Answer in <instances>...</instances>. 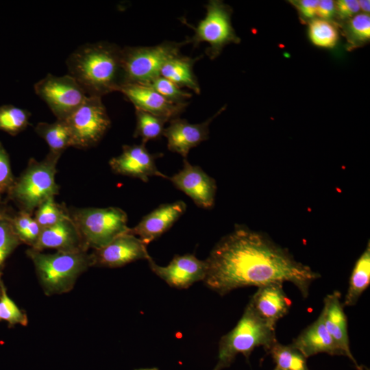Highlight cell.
<instances>
[{
	"instance_id": "6da1fadb",
	"label": "cell",
	"mask_w": 370,
	"mask_h": 370,
	"mask_svg": "<svg viewBox=\"0 0 370 370\" xmlns=\"http://www.w3.org/2000/svg\"><path fill=\"white\" fill-rule=\"evenodd\" d=\"M204 261L203 281L221 296L239 288L287 282L306 298L312 283L321 277L267 234L243 225L220 239Z\"/></svg>"
},
{
	"instance_id": "7a4b0ae2",
	"label": "cell",
	"mask_w": 370,
	"mask_h": 370,
	"mask_svg": "<svg viewBox=\"0 0 370 370\" xmlns=\"http://www.w3.org/2000/svg\"><path fill=\"white\" fill-rule=\"evenodd\" d=\"M69 74L87 96L101 97L120 91L125 84L122 48L100 41L78 47L67 58Z\"/></svg>"
},
{
	"instance_id": "3957f363",
	"label": "cell",
	"mask_w": 370,
	"mask_h": 370,
	"mask_svg": "<svg viewBox=\"0 0 370 370\" xmlns=\"http://www.w3.org/2000/svg\"><path fill=\"white\" fill-rule=\"evenodd\" d=\"M277 342L275 327L262 318L248 303L236 326L219 343L218 361L212 370L228 367L238 354L247 359L256 347L268 352Z\"/></svg>"
},
{
	"instance_id": "277c9868",
	"label": "cell",
	"mask_w": 370,
	"mask_h": 370,
	"mask_svg": "<svg viewBox=\"0 0 370 370\" xmlns=\"http://www.w3.org/2000/svg\"><path fill=\"white\" fill-rule=\"evenodd\" d=\"M27 254L33 262L40 285L47 295L70 291L78 277L93 266L92 254L86 251L44 254L30 248Z\"/></svg>"
},
{
	"instance_id": "5b68a950",
	"label": "cell",
	"mask_w": 370,
	"mask_h": 370,
	"mask_svg": "<svg viewBox=\"0 0 370 370\" xmlns=\"http://www.w3.org/2000/svg\"><path fill=\"white\" fill-rule=\"evenodd\" d=\"M60 156L49 151L41 161L29 159L26 169L7 193L21 210L32 214L44 201L58 194L56 174Z\"/></svg>"
},
{
	"instance_id": "8992f818",
	"label": "cell",
	"mask_w": 370,
	"mask_h": 370,
	"mask_svg": "<svg viewBox=\"0 0 370 370\" xmlns=\"http://www.w3.org/2000/svg\"><path fill=\"white\" fill-rule=\"evenodd\" d=\"M69 213L87 248H102L130 230L127 214L118 207L83 208Z\"/></svg>"
},
{
	"instance_id": "52a82bcc",
	"label": "cell",
	"mask_w": 370,
	"mask_h": 370,
	"mask_svg": "<svg viewBox=\"0 0 370 370\" xmlns=\"http://www.w3.org/2000/svg\"><path fill=\"white\" fill-rule=\"evenodd\" d=\"M187 40L177 42L164 41L151 47H124L122 62L125 84L145 85L160 75V69L170 58L180 54Z\"/></svg>"
},
{
	"instance_id": "ba28073f",
	"label": "cell",
	"mask_w": 370,
	"mask_h": 370,
	"mask_svg": "<svg viewBox=\"0 0 370 370\" xmlns=\"http://www.w3.org/2000/svg\"><path fill=\"white\" fill-rule=\"evenodd\" d=\"M206 13L197 27L194 35L188 39L194 47L201 42L209 44L205 53L211 60L219 56L225 46L241 42L231 23L232 8L222 1L211 0L205 5Z\"/></svg>"
},
{
	"instance_id": "9c48e42d",
	"label": "cell",
	"mask_w": 370,
	"mask_h": 370,
	"mask_svg": "<svg viewBox=\"0 0 370 370\" xmlns=\"http://www.w3.org/2000/svg\"><path fill=\"white\" fill-rule=\"evenodd\" d=\"M64 121L70 130L72 147L79 149L95 146L111 125L101 97L93 96H87Z\"/></svg>"
},
{
	"instance_id": "30bf717a",
	"label": "cell",
	"mask_w": 370,
	"mask_h": 370,
	"mask_svg": "<svg viewBox=\"0 0 370 370\" xmlns=\"http://www.w3.org/2000/svg\"><path fill=\"white\" fill-rule=\"evenodd\" d=\"M35 93L48 106L57 120H65L85 100L86 93L69 74H47L34 86Z\"/></svg>"
},
{
	"instance_id": "8fae6325",
	"label": "cell",
	"mask_w": 370,
	"mask_h": 370,
	"mask_svg": "<svg viewBox=\"0 0 370 370\" xmlns=\"http://www.w3.org/2000/svg\"><path fill=\"white\" fill-rule=\"evenodd\" d=\"M169 180L179 190L190 197L199 207L208 209L214 204L217 184L199 166L184 160V166L178 173Z\"/></svg>"
},
{
	"instance_id": "7c38bea8",
	"label": "cell",
	"mask_w": 370,
	"mask_h": 370,
	"mask_svg": "<svg viewBox=\"0 0 370 370\" xmlns=\"http://www.w3.org/2000/svg\"><path fill=\"white\" fill-rule=\"evenodd\" d=\"M158 154L151 153L145 144L123 145L120 155L111 158L109 164L116 174L138 178L147 182L152 176L169 179L160 171L155 162Z\"/></svg>"
},
{
	"instance_id": "4fadbf2b",
	"label": "cell",
	"mask_w": 370,
	"mask_h": 370,
	"mask_svg": "<svg viewBox=\"0 0 370 370\" xmlns=\"http://www.w3.org/2000/svg\"><path fill=\"white\" fill-rule=\"evenodd\" d=\"M93 265L116 268L138 260H149L147 245L136 236L122 234L91 254Z\"/></svg>"
},
{
	"instance_id": "5bb4252c",
	"label": "cell",
	"mask_w": 370,
	"mask_h": 370,
	"mask_svg": "<svg viewBox=\"0 0 370 370\" xmlns=\"http://www.w3.org/2000/svg\"><path fill=\"white\" fill-rule=\"evenodd\" d=\"M151 271L167 284L177 288H187L196 282L204 280L206 265L193 254L177 255L167 266L157 264L150 258L147 260Z\"/></svg>"
},
{
	"instance_id": "9a60e30c",
	"label": "cell",
	"mask_w": 370,
	"mask_h": 370,
	"mask_svg": "<svg viewBox=\"0 0 370 370\" xmlns=\"http://www.w3.org/2000/svg\"><path fill=\"white\" fill-rule=\"evenodd\" d=\"M225 108L224 106L213 116L200 123H190L180 117L171 119L162 134L167 140L168 149L186 159L192 148L208 139L210 123Z\"/></svg>"
},
{
	"instance_id": "2e32d148",
	"label": "cell",
	"mask_w": 370,
	"mask_h": 370,
	"mask_svg": "<svg viewBox=\"0 0 370 370\" xmlns=\"http://www.w3.org/2000/svg\"><path fill=\"white\" fill-rule=\"evenodd\" d=\"M135 108L169 120L179 117L188 103H174L147 85L128 84L120 90Z\"/></svg>"
},
{
	"instance_id": "e0dca14e",
	"label": "cell",
	"mask_w": 370,
	"mask_h": 370,
	"mask_svg": "<svg viewBox=\"0 0 370 370\" xmlns=\"http://www.w3.org/2000/svg\"><path fill=\"white\" fill-rule=\"evenodd\" d=\"M186 204L182 200L159 206L145 216L130 233L146 245L160 237L184 213Z\"/></svg>"
},
{
	"instance_id": "ac0fdd59",
	"label": "cell",
	"mask_w": 370,
	"mask_h": 370,
	"mask_svg": "<svg viewBox=\"0 0 370 370\" xmlns=\"http://www.w3.org/2000/svg\"><path fill=\"white\" fill-rule=\"evenodd\" d=\"M32 249H55L60 251H87L79 231L69 214L56 224L41 230Z\"/></svg>"
},
{
	"instance_id": "d6986e66",
	"label": "cell",
	"mask_w": 370,
	"mask_h": 370,
	"mask_svg": "<svg viewBox=\"0 0 370 370\" xmlns=\"http://www.w3.org/2000/svg\"><path fill=\"white\" fill-rule=\"evenodd\" d=\"M248 303L262 318L275 327L291 306V301L281 283H270L258 287Z\"/></svg>"
},
{
	"instance_id": "ffe728a7",
	"label": "cell",
	"mask_w": 370,
	"mask_h": 370,
	"mask_svg": "<svg viewBox=\"0 0 370 370\" xmlns=\"http://www.w3.org/2000/svg\"><path fill=\"white\" fill-rule=\"evenodd\" d=\"M341 297V294L337 291L327 295L323 299V307L321 312L327 330L342 351L343 356H347L359 370H362L358 365L350 350L347 320Z\"/></svg>"
},
{
	"instance_id": "44dd1931",
	"label": "cell",
	"mask_w": 370,
	"mask_h": 370,
	"mask_svg": "<svg viewBox=\"0 0 370 370\" xmlns=\"http://www.w3.org/2000/svg\"><path fill=\"white\" fill-rule=\"evenodd\" d=\"M291 345L306 358L319 353L343 354L327 330L321 312L318 318L293 340Z\"/></svg>"
},
{
	"instance_id": "7402d4cb",
	"label": "cell",
	"mask_w": 370,
	"mask_h": 370,
	"mask_svg": "<svg viewBox=\"0 0 370 370\" xmlns=\"http://www.w3.org/2000/svg\"><path fill=\"white\" fill-rule=\"evenodd\" d=\"M202 57L203 55L191 58L182 56L180 53L169 59L162 66L160 74L179 87H186L199 94L201 89L193 72V66Z\"/></svg>"
},
{
	"instance_id": "603a6c76",
	"label": "cell",
	"mask_w": 370,
	"mask_h": 370,
	"mask_svg": "<svg viewBox=\"0 0 370 370\" xmlns=\"http://www.w3.org/2000/svg\"><path fill=\"white\" fill-rule=\"evenodd\" d=\"M370 283V243L355 262L343 304L354 306Z\"/></svg>"
},
{
	"instance_id": "cb8c5ba5",
	"label": "cell",
	"mask_w": 370,
	"mask_h": 370,
	"mask_svg": "<svg viewBox=\"0 0 370 370\" xmlns=\"http://www.w3.org/2000/svg\"><path fill=\"white\" fill-rule=\"evenodd\" d=\"M34 130L47 143L49 151L61 154L72 147V138L69 127L64 120H56L53 123L40 122Z\"/></svg>"
},
{
	"instance_id": "d4e9b609",
	"label": "cell",
	"mask_w": 370,
	"mask_h": 370,
	"mask_svg": "<svg viewBox=\"0 0 370 370\" xmlns=\"http://www.w3.org/2000/svg\"><path fill=\"white\" fill-rule=\"evenodd\" d=\"M136 125L134 137H140L143 144L159 138L163 134L164 125L169 120L160 116L135 108Z\"/></svg>"
},
{
	"instance_id": "484cf974",
	"label": "cell",
	"mask_w": 370,
	"mask_h": 370,
	"mask_svg": "<svg viewBox=\"0 0 370 370\" xmlns=\"http://www.w3.org/2000/svg\"><path fill=\"white\" fill-rule=\"evenodd\" d=\"M277 364V367L284 370H310L306 358L291 344L286 345L278 343L267 352Z\"/></svg>"
},
{
	"instance_id": "4316f807",
	"label": "cell",
	"mask_w": 370,
	"mask_h": 370,
	"mask_svg": "<svg viewBox=\"0 0 370 370\" xmlns=\"http://www.w3.org/2000/svg\"><path fill=\"white\" fill-rule=\"evenodd\" d=\"M31 114L13 105L0 106V130L12 136L24 131L29 124Z\"/></svg>"
},
{
	"instance_id": "83f0119b",
	"label": "cell",
	"mask_w": 370,
	"mask_h": 370,
	"mask_svg": "<svg viewBox=\"0 0 370 370\" xmlns=\"http://www.w3.org/2000/svg\"><path fill=\"white\" fill-rule=\"evenodd\" d=\"M308 35L314 45L323 48L334 47L338 40V32L336 26L321 18L310 21Z\"/></svg>"
},
{
	"instance_id": "f1b7e54d",
	"label": "cell",
	"mask_w": 370,
	"mask_h": 370,
	"mask_svg": "<svg viewBox=\"0 0 370 370\" xmlns=\"http://www.w3.org/2000/svg\"><path fill=\"white\" fill-rule=\"evenodd\" d=\"M11 221L21 242L33 247L38 239L42 228L34 217H32V214L20 210L12 217Z\"/></svg>"
},
{
	"instance_id": "f546056e",
	"label": "cell",
	"mask_w": 370,
	"mask_h": 370,
	"mask_svg": "<svg viewBox=\"0 0 370 370\" xmlns=\"http://www.w3.org/2000/svg\"><path fill=\"white\" fill-rule=\"evenodd\" d=\"M68 214L65 207L56 203L54 197H51L36 208L34 219L42 229L56 224Z\"/></svg>"
},
{
	"instance_id": "4dcf8cb0",
	"label": "cell",
	"mask_w": 370,
	"mask_h": 370,
	"mask_svg": "<svg viewBox=\"0 0 370 370\" xmlns=\"http://www.w3.org/2000/svg\"><path fill=\"white\" fill-rule=\"evenodd\" d=\"M145 85L152 88L167 100L174 103H186V100L192 97L190 92L184 90L177 84L161 75Z\"/></svg>"
},
{
	"instance_id": "1f68e13d",
	"label": "cell",
	"mask_w": 370,
	"mask_h": 370,
	"mask_svg": "<svg viewBox=\"0 0 370 370\" xmlns=\"http://www.w3.org/2000/svg\"><path fill=\"white\" fill-rule=\"evenodd\" d=\"M11 218L0 219V269L3 267L8 257L21 243L14 231Z\"/></svg>"
},
{
	"instance_id": "d6a6232c",
	"label": "cell",
	"mask_w": 370,
	"mask_h": 370,
	"mask_svg": "<svg viewBox=\"0 0 370 370\" xmlns=\"http://www.w3.org/2000/svg\"><path fill=\"white\" fill-rule=\"evenodd\" d=\"M0 321H6L12 325H26L27 323V315L18 308L14 301L8 295L2 282L0 284Z\"/></svg>"
},
{
	"instance_id": "836d02e7",
	"label": "cell",
	"mask_w": 370,
	"mask_h": 370,
	"mask_svg": "<svg viewBox=\"0 0 370 370\" xmlns=\"http://www.w3.org/2000/svg\"><path fill=\"white\" fill-rule=\"evenodd\" d=\"M349 42L362 43L370 38V17L368 14H358L349 18L347 24Z\"/></svg>"
},
{
	"instance_id": "e575fe53",
	"label": "cell",
	"mask_w": 370,
	"mask_h": 370,
	"mask_svg": "<svg viewBox=\"0 0 370 370\" xmlns=\"http://www.w3.org/2000/svg\"><path fill=\"white\" fill-rule=\"evenodd\" d=\"M14 180L9 155L0 142V199L3 194L8 193Z\"/></svg>"
},
{
	"instance_id": "d590c367",
	"label": "cell",
	"mask_w": 370,
	"mask_h": 370,
	"mask_svg": "<svg viewBox=\"0 0 370 370\" xmlns=\"http://www.w3.org/2000/svg\"><path fill=\"white\" fill-rule=\"evenodd\" d=\"M336 13L341 19H349L360 10L356 0H339L335 2Z\"/></svg>"
},
{
	"instance_id": "8d00e7d4",
	"label": "cell",
	"mask_w": 370,
	"mask_h": 370,
	"mask_svg": "<svg viewBox=\"0 0 370 370\" xmlns=\"http://www.w3.org/2000/svg\"><path fill=\"white\" fill-rule=\"evenodd\" d=\"M303 20L312 19L317 14L318 0L291 1Z\"/></svg>"
},
{
	"instance_id": "74e56055",
	"label": "cell",
	"mask_w": 370,
	"mask_h": 370,
	"mask_svg": "<svg viewBox=\"0 0 370 370\" xmlns=\"http://www.w3.org/2000/svg\"><path fill=\"white\" fill-rule=\"evenodd\" d=\"M336 13L335 2L332 0L319 1L317 15L321 19L328 20Z\"/></svg>"
},
{
	"instance_id": "f35d334b",
	"label": "cell",
	"mask_w": 370,
	"mask_h": 370,
	"mask_svg": "<svg viewBox=\"0 0 370 370\" xmlns=\"http://www.w3.org/2000/svg\"><path fill=\"white\" fill-rule=\"evenodd\" d=\"M8 206L0 199V219L12 217Z\"/></svg>"
},
{
	"instance_id": "ab89813d",
	"label": "cell",
	"mask_w": 370,
	"mask_h": 370,
	"mask_svg": "<svg viewBox=\"0 0 370 370\" xmlns=\"http://www.w3.org/2000/svg\"><path fill=\"white\" fill-rule=\"evenodd\" d=\"M360 10H362L365 14L369 13L370 11V1L368 0H360L358 1Z\"/></svg>"
},
{
	"instance_id": "60d3db41",
	"label": "cell",
	"mask_w": 370,
	"mask_h": 370,
	"mask_svg": "<svg viewBox=\"0 0 370 370\" xmlns=\"http://www.w3.org/2000/svg\"><path fill=\"white\" fill-rule=\"evenodd\" d=\"M134 370H158L157 368H150V369H138Z\"/></svg>"
},
{
	"instance_id": "b9f144b4",
	"label": "cell",
	"mask_w": 370,
	"mask_h": 370,
	"mask_svg": "<svg viewBox=\"0 0 370 370\" xmlns=\"http://www.w3.org/2000/svg\"><path fill=\"white\" fill-rule=\"evenodd\" d=\"M274 370H284V369H282L278 367H276Z\"/></svg>"
}]
</instances>
